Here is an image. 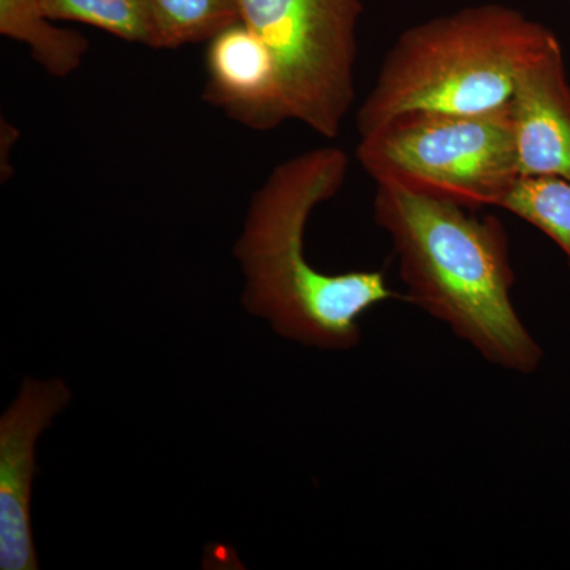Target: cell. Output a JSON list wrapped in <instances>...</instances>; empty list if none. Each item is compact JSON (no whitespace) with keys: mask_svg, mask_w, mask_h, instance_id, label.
<instances>
[{"mask_svg":"<svg viewBox=\"0 0 570 570\" xmlns=\"http://www.w3.org/2000/svg\"><path fill=\"white\" fill-rule=\"evenodd\" d=\"M347 170V154L333 146L277 165L253 195L235 246L246 309L281 336L328 351L356 346L360 317L396 296L382 272L328 275L307 262V220L340 193Z\"/></svg>","mask_w":570,"mask_h":570,"instance_id":"1","label":"cell"},{"mask_svg":"<svg viewBox=\"0 0 570 570\" xmlns=\"http://www.w3.org/2000/svg\"><path fill=\"white\" fill-rule=\"evenodd\" d=\"M374 220L392 238L407 298L468 341L487 362L515 373L538 370L542 348L512 303L509 242L497 217L376 183Z\"/></svg>","mask_w":570,"mask_h":570,"instance_id":"2","label":"cell"},{"mask_svg":"<svg viewBox=\"0 0 570 570\" xmlns=\"http://www.w3.org/2000/svg\"><path fill=\"white\" fill-rule=\"evenodd\" d=\"M557 36L498 3L401 33L356 115L360 137L414 112L482 115L509 107L517 78Z\"/></svg>","mask_w":570,"mask_h":570,"instance_id":"3","label":"cell"},{"mask_svg":"<svg viewBox=\"0 0 570 570\" xmlns=\"http://www.w3.org/2000/svg\"><path fill=\"white\" fill-rule=\"evenodd\" d=\"M356 159L376 183L471 209L499 208L521 176L510 105L482 115L400 116L360 137Z\"/></svg>","mask_w":570,"mask_h":570,"instance_id":"4","label":"cell"},{"mask_svg":"<svg viewBox=\"0 0 570 570\" xmlns=\"http://www.w3.org/2000/svg\"><path fill=\"white\" fill-rule=\"evenodd\" d=\"M242 21L272 51L295 121L336 138L355 100L362 0H238Z\"/></svg>","mask_w":570,"mask_h":570,"instance_id":"5","label":"cell"},{"mask_svg":"<svg viewBox=\"0 0 570 570\" xmlns=\"http://www.w3.org/2000/svg\"><path fill=\"white\" fill-rule=\"evenodd\" d=\"M61 379L26 377L20 395L0 419V569L37 570L32 485L40 434L70 403Z\"/></svg>","mask_w":570,"mask_h":570,"instance_id":"6","label":"cell"},{"mask_svg":"<svg viewBox=\"0 0 570 570\" xmlns=\"http://www.w3.org/2000/svg\"><path fill=\"white\" fill-rule=\"evenodd\" d=\"M510 111L520 175L570 181V85L558 39L520 71Z\"/></svg>","mask_w":570,"mask_h":570,"instance_id":"7","label":"cell"},{"mask_svg":"<svg viewBox=\"0 0 570 570\" xmlns=\"http://www.w3.org/2000/svg\"><path fill=\"white\" fill-rule=\"evenodd\" d=\"M205 97L230 118L254 130L288 121L279 73L264 40L243 21L209 40Z\"/></svg>","mask_w":570,"mask_h":570,"instance_id":"8","label":"cell"},{"mask_svg":"<svg viewBox=\"0 0 570 570\" xmlns=\"http://www.w3.org/2000/svg\"><path fill=\"white\" fill-rule=\"evenodd\" d=\"M0 32L24 43L32 58L58 78L80 69L89 48L81 33L52 26L40 0H0Z\"/></svg>","mask_w":570,"mask_h":570,"instance_id":"9","label":"cell"},{"mask_svg":"<svg viewBox=\"0 0 570 570\" xmlns=\"http://www.w3.org/2000/svg\"><path fill=\"white\" fill-rule=\"evenodd\" d=\"M51 20L94 26L145 47L160 48L149 0H40Z\"/></svg>","mask_w":570,"mask_h":570,"instance_id":"10","label":"cell"},{"mask_svg":"<svg viewBox=\"0 0 570 570\" xmlns=\"http://www.w3.org/2000/svg\"><path fill=\"white\" fill-rule=\"evenodd\" d=\"M499 208L515 214L553 239L570 264V181L557 176H520Z\"/></svg>","mask_w":570,"mask_h":570,"instance_id":"11","label":"cell"},{"mask_svg":"<svg viewBox=\"0 0 570 570\" xmlns=\"http://www.w3.org/2000/svg\"><path fill=\"white\" fill-rule=\"evenodd\" d=\"M160 48L212 40L242 21L238 0H149Z\"/></svg>","mask_w":570,"mask_h":570,"instance_id":"12","label":"cell"}]
</instances>
